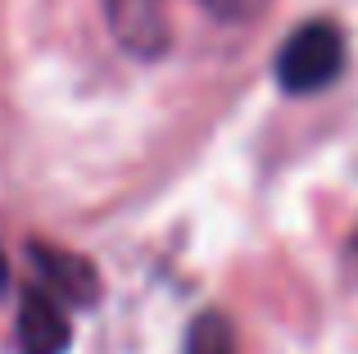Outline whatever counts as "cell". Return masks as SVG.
Returning <instances> with one entry per match:
<instances>
[{"label":"cell","mask_w":358,"mask_h":354,"mask_svg":"<svg viewBox=\"0 0 358 354\" xmlns=\"http://www.w3.org/2000/svg\"><path fill=\"white\" fill-rule=\"evenodd\" d=\"M345 59H350V50H345L341 27L327 18H308L281 41L272 73H277V87L286 96H317L331 82H341Z\"/></svg>","instance_id":"obj_1"},{"label":"cell","mask_w":358,"mask_h":354,"mask_svg":"<svg viewBox=\"0 0 358 354\" xmlns=\"http://www.w3.org/2000/svg\"><path fill=\"white\" fill-rule=\"evenodd\" d=\"M186 354H236V332H231L227 313L204 309L186 332Z\"/></svg>","instance_id":"obj_5"},{"label":"cell","mask_w":358,"mask_h":354,"mask_svg":"<svg viewBox=\"0 0 358 354\" xmlns=\"http://www.w3.org/2000/svg\"><path fill=\"white\" fill-rule=\"evenodd\" d=\"M5 282H9V268H5V259H0V291H5Z\"/></svg>","instance_id":"obj_6"},{"label":"cell","mask_w":358,"mask_h":354,"mask_svg":"<svg viewBox=\"0 0 358 354\" xmlns=\"http://www.w3.org/2000/svg\"><path fill=\"white\" fill-rule=\"evenodd\" d=\"M105 23L114 32V41L136 59L168 55L173 27H168L164 0H105Z\"/></svg>","instance_id":"obj_4"},{"label":"cell","mask_w":358,"mask_h":354,"mask_svg":"<svg viewBox=\"0 0 358 354\" xmlns=\"http://www.w3.org/2000/svg\"><path fill=\"white\" fill-rule=\"evenodd\" d=\"M14 346H18V354H69V346H73L69 313H64V304L41 282L23 286V295H18Z\"/></svg>","instance_id":"obj_3"},{"label":"cell","mask_w":358,"mask_h":354,"mask_svg":"<svg viewBox=\"0 0 358 354\" xmlns=\"http://www.w3.org/2000/svg\"><path fill=\"white\" fill-rule=\"evenodd\" d=\"M27 259L36 268V282L69 309H91L100 300V273L87 255L59 250L50 241H27Z\"/></svg>","instance_id":"obj_2"}]
</instances>
